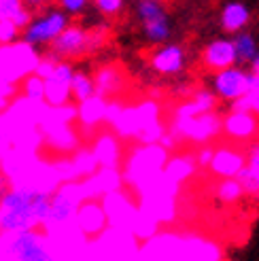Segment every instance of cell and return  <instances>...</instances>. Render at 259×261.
<instances>
[{"mask_svg":"<svg viewBox=\"0 0 259 261\" xmlns=\"http://www.w3.org/2000/svg\"><path fill=\"white\" fill-rule=\"evenodd\" d=\"M70 94H72V100L76 102H85L92 96H96V87H94V76L87 74L83 70H74V76H72V83H70Z\"/></svg>","mask_w":259,"mask_h":261,"instance_id":"28","label":"cell"},{"mask_svg":"<svg viewBox=\"0 0 259 261\" xmlns=\"http://www.w3.org/2000/svg\"><path fill=\"white\" fill-rule=\"evenodd\" d=\"M180 244H183V233L160 231L155 238L140 246V257L142 261H183Z\"/></svg>","mask_w":259,"mask_h":261,"instance_id":"9","label":"cell"},{"mask_svg":"<svg viewBox=\"0 0 259 261\" xmlns=\"http://www.w3.org/2000/svg\"><path fill=\"white\" fill-rule=\"evenodd\" d=\"M109 41V25H96L87 30V54H94Z\"/></svg>","mask_w":259,"mask_h":261,"instance_id":"36","label":"cell"},{"mask_svg":"<svg viewBox=\"0 0 259 261\" xmlns=\"http://www.w3.org/2000/svg\"><path fill=\"white\" fill-rule=\"evenodd\" d=\"M142 30H145V36L149 38L151 43H164L170 38L172 34V28H170V19H160V21H155V23H147V25H142Z\"/></svg>","mask_w":259,"mask_h":261,"instance_id":"33","label":"cell"},{"mask_svg":"<svg viewBox=\"0 0 259 261\" xmlns=\"http://www.w3.org/2000/svg\"><path fill=\"white\" fill-rule=\"evenodd\" d=\"M202 62L209 70L221 72L227 68H234L238 64V56H236V47L231 38H215L202 51Z\"/></svg>","mask_w":259,"mask_h":261,"instance_id":"14","label":"cell"},{"mask_svg":"<svg viewBox=\"0 0 259 261\" xmlns=\"http://www.w3.org/2000/svg\"><path fill=\"white\" fill-rule=\"evenodd\" d=\"M123 109H125V104H123L119 98L109 100V102H107V117H105V123H107V125H113L115 119H117V117L121 115Z\"/></svg>","mask_w":259,"mask_h":261,"instance_id":"41","label":"cell"},{"mask_svg":"<svg viewBox=\"0 0 259 261\" xmlns=\"http://www.w3.org/2000/svg\"><path fill=\"white\" fill-rule=\"evenodd\" d=\"M60 9L66 13V15H81V13L87 9V0H62Z\"/></svg>","mask_w":259,"mask_h":261,"instance_id":"43","label":"cell"},{"mask_svg":"<svg viewBox=\"0 0 259 261\" xmlns=\"http://www.w3.org/2000/svg\"><path fill=\"white\" fill-rule=\"evenodd\" d=\"M32 19H34L32 11L21 0H0V21H9L23 32Z\"/></svg>","mask_w":259,"mask_h":261,"instance_id":"25","label":"cell"},{"mask_svg":"<svg viewBox=\"0 0 259 261\" xmlns=\"http://www.w3.org/2000/svg\"><path fill=\"white\" fill-rule=\"evenodd\" d=\"M162 121V109L160 102L155 98H147L134 107H125L121 111V115L115 119V123L111 125L113 134L121 138H138L142 134V129Z\"/></svg>","mask_w":259,"mask_h":261,"instance_id":"3","label":"cell"},{"mask_svg":"<svg viewBox=\"0 0 259 261\" xmlns=\"http://www.w3.org/2000/svg\"><path fill=\"white\" fill-rule=\"evenodd\" d=\"M15 94V85H9V83H3L0 81V109L7 107V100Z\"/></svg>","mask_w":259,"mask_h":261,"instance_id":"45","label":"cell"},{"mask_svg":"<svg viewBox=\"0 0 259 261\" xmlns=\"http://www.w3.org/2000/svg\"><path fill=\"white\" fill-rule=\"evenodd\" d=\"M247 166V155L234 147H219L215 149V158L211 162L213 174L221 176V180L227 178H238V174Z\"/></svg>","mask_w":259,"mask_h":261,"instance_id":"16","label":"cell"},{"mask_svg":"<svg viewBox=\"0 0 259 261\" xmlns=\"http://www.w3.org/2000/svg\"><path fill=\"white\" fill-rule=\"evenodd\" d=\"M21 94H23V100H28L32 104H45V81L36 74L25 76L21 81Z\"/></svg>","mask_w":259,"mask_h":261,"instance_id":"31","label":"cell"},{"mask_svg":"<svg viewBox=\"0 0 259 261\" xmlns=\"http://www.w3.org/2000/svg\"><path fill=\"white\" fill-rule=\"evenodd\" d=\"M13 189V185H11V178L5 174V172H0V200L5 198V195L9 193Z\"/></svg>","mask_w":259,"mask_h":261,"instance_id":"47","label":"cell"},{"mask_svg":"<svg viewBox=\"0 0 259 261\" xmlns=\"http://www.w3.org/2000/svg\"><path fill=\"white\" fill-rule=\"evenodd\" d=\"M107 102L109 100L100 98V96H92L89 100L81 102L79 107H76V119H79L83 129H94V127H98V123H105Z\"/></svg>","mask_w":259,"mask_h":261,"instance_id":"23","label":"cell"},{"mask_svg":"<svg viewBox=\"0 0 259 261\" xmlns=\"http://www.w3.org/2000/svg\"><path fill=\"white\" fill-rule=\"evenodd\" d=\"M58 58L56 56H51V54H47V56H41V62H38V66H36V70H34V74L36 76H41L43 81H47L51 74H54V70H56V66H58Z\"/></svg>","mask_w":259,"mask_h":261,"instance_id":"38","label":"cell"},{"mask_svg":"<svg viewBox=\"0 0 259 261\" xmlns=\"http://www.w3.org/2000/svg\"><path fill=\"white\" fill-rule=\"evenodd\" d=\"M168 132V127L162 123V121H158V123H153V125H149V127H145L142 129V134L136 138L142 147H151V145H160V140H162V136Z\"/></svg>","mask_w":259,"mask_h":261,"instance_id":"35","label":"cell"},{"mask_svg":"<svg viewBox=\"0 0 259 261\" xmlns=\"http://www.w3.org/2000/svg\"><path fill=\"white\" fill-rule=\"evenodd\" d=\"M70 25V17L62 9H49L41 15H36L30 25L21 32V43L30 47H43L56 41V38Z\"/></svg>","mask_w":259,"mask_h":261,"instance_id":"4","label":"cell"},{"mask_svg":"<svg viewBox=\"0 0 259 261\" xmlns=\"http://www.w3.org/2000/svg\"><path fill=\"white\" fill-rule=\"evenodd\" d=\"M223 117H219L217 113H206L191 117V119H172V125L168 127L176 140H189V142H209L221 132Z\"/></svg>","mask_w":259,"mask_h":261,"instance_id":"5","label":"cell"},{"mask_svg":"<svg viewBox=\"0 0 259 261\" xmlns=\"http://www.w3.org/2000/svg\"><path fill=\"white\" fill-rule=\"evenodd\" d=\"M85 200H102L109 193H117L123 187V176L119 168H98L94 176L81 180Z\"/></svg>","mask_w":259,"mask_h":261,"instance_id":"13","label":"cell"},{"mask_svg":"<svg viewBox=\"0 0 259 261\" xmlns=\"http://www.w3.org/2000/svg\"><path fill=\"white\" fill-rule=\"evenodd\" d=\"M138 208L142 213H147L149 217H153L160 225L164 223H172L178 215V206H176V198H168V195H145V198H138Z\"/></svg>","mask_w":259,"mask_h":261,"instance_id":"18","label":"cell"},{"mask_svg":"<svg viewBox=\"0 0 259 261\" xmlns=\"http://www.w3.org/2000/svg\"><path fill=\"white\" fill-rule=\"evenodd\" d=\"M21 41V30L9 21H0V47H9Z\"/></svg>","mask_w":259,"mask_h":261,"instance_id":"37","label":"cell"},{"mask_svg":"<svg viewBox=\"0 0 259 261\" xmlns=\"http://www.w3.org/2000/svg\"><path fill=\"white\" fill-rule=\"evenodd\" d=\"M74 225L81 231V236H85L87 240L102 236L109 229V221H107L105 208H102L100 200H85L79 206V211H76Z\"/></svg>","mask_w":259,"mask_h":261,"instance_id":"11","label":"cell"},{"mask_svg":"<svg viewBox=\"0 0 259 261\" xmlns=\"http://www.w3.org/2000/svg\"><path fill=\"white\" fill-rule=\"evenodd\" d=\"M249 104H251V113L259 117V74H251V89H249Z\"/></svg>","mask_w":259,"mask_h":261,"instance_id":"40","label":"cell"},{"mask_svg":"<svg viewBox=\"0 0 259 261\" xmlns=\"http://www.w3.org/2000/svg\"><path fill=\"white\" fill-rule=\"evenodd\" d=\"M74 76V66L70 62H58L54 74L45 81V104L49 109L66 107L72 100L70 83Z\"/></svg>","mask_w":259,"mask_h":261,"instance_id":"8","label":"cell"},{"mask_svg":"<svg viewBox=\"0 0 259 261\" xmlns=\"http://www.w3.org/2000/svg\"><path fill=\"white\" fill-rule=\"evenodd\" d=\"M187 56L180 45H164L151 54V68L158 74H178L185 68Z\"/></svg>","mask_w":259,"mask_h":261,"instance_id":"17","label":"cell"},{"mask_svg":"<svg viewBox=\"0 0 259 261\" xmlns=\"http://www.w3.org/2000/svg\"><path fill=\"white\" fill-rule=\"evenodd\" d=\"M94 7L102 13V15H107V17H115V15H119V13L125 9L123 0H96Z\"/></svg>","mask_w":259,"mask_h":261,"instance_id":"39","label":"cell"},{"mask_svg":"<svg viewBox=\"0 0 259 261\" xmlns=\"http://www.w3.org/2000/svg\"><path fill=\"white\" fill-rule=\"evenodd\" d=\"M247 168L259 172V142L251 145L249 151H247Z\"/></svg>","mask_w":259,"mask_h":261,"instance_id":"44","label":"cell"},{"mask_svg":"<svg viewBox=\"0 0 259 261\" xmlns=\"http://www.w3.org/2000/svg\"><path fill=\"white\" fill-rule=\"evenodd\" d=\"M43 138L47 140V145L58 151L60 155L66 158V153H74L79 147V134L74 132L70 125H56V127H49V129H43Z\"/></svg>","mask_w":259,"mask_h":261,"instance_id":"21","label":"cell"},{"mask_svg":"<svg viewBox=\"0 0 259 261\" xmlns=\"http://www.w3.org/2000/svg\"><path fill=\"white\" fill-rule=\"evenodd\" d=\"M213 158H215V149H213L211 145H202V147L196 151V155H193V160H196L198 168H211Z\"/></svg>","mask_w":259,"mask_h":261,"instance_id":"42","label":"cell"},{"mask_svg":"<svg viewBox=\"0 0 259 261\" xmlns=\"http://www.w3.org/2000/svg\"><path fill=\"white\" fill-rule=\"evenodd\" d=\"M217 107V96L211 89H198L189 100L180 102L174 109L176 119H191V117L206 115V113H215Z\"/></svg>","mask_w":259,"mask_h":261,"instance_id":"20","label":"cell"},{"mask_svg":"<svg viewBox=\"0 0 259 261\" xmlns=\"http://www.w3.org/2000/svg\"><path fill=\"white\" fill-rule=\"evenodd\" d=\"M249 72H251V74H259V54H257V58L249 64Z\"/></svg>","mask_w":259,"mask_h":261,"instance_id":"48","label":"cell"},{"mask_svg":"<svg viewBox=\"0 0 259 261\" xmlns=\"http://www.w3.org/2000/svg\"><path fill=\"white\" fill-rule=\"evenodd\" d=\"M198 170V164L193 160V155H170V160L166 162V168H164V174L183 185L185 180H189Z\"/></svg>","mask_w":259,"mask_h":261,"instance_id":"26","label":"cell"},{"mask_svg":"<svg viewBox=\"0 0 259 261\" xmlns=\"http://www.w3.org/2000/svg\"><path fill=\"white\" fill-rule=\"evenodd\" d=\"M70 162L74 166V172H76V176H79V180H85L89 176H94L98 172V168H100L96 158H94V153H92V149H76L72 153Z\"/></svg>","mask_w":259,"mask_h":261,"instance_id":"27","label":"cell"},{"mask_svg":"<svg viewBox=\"0 0 259 261\" xmlns=\"http://www.w3.org/2000/svg\"><path fill=\"white\" fill-rule=\"evenodd\" d=\"M215 195L223 204H236L244 195V191H242V185L238 182V178H227V180H219Z\"/></svg>","mask_w":259,"mask_h":261,"instance_id":"32","label":"cell"},{"mask_svg":"<svg viewBox=\"0 0 259 261\" xmlns=\"http://www.w3.org/2000/svg\"><path fill=\"white\" fill-rule=\"evenodd\" d=\"M170 160V153L164 151L160 145H151V147H134L130 151L125 166L121 170L123 176V185L132 187L134 193L138 195L145 189L149 182H153L158 176L164 174L166 162Z\"/></svg>","mask_w":259,"mask_h":261,"instance_id":"1","label":"cell"},{"mask_svg":"<svg viewBox=\"0 0 259 261\" xmlns=\"http://www.w3.org/2000/svg\"><path fill=\"white\" fill-rule=\"evenodd\" d=\"M94 87H96V96L113 100L117 98V94L123 87V74L117 66H102L94 74Z\"/></svg>","mask_w":259,"mask_h":261,"instance_id":"22","label":"cell"},{"mask_svg":"<svg viewBox=\"0 0 259 261\" xmlns=\"http://www.w3.org/2000/svg\"><path fill=\"white\" fill-rule=\"evenodd\" d=\"M251 89V72L247 68H227L221 72H215L213 76V94L221 100L236 102L244 98Z\"/></svg>","mask_w":259,"mask_h":261,"instance_id":"7","label":"cell"},{"mask_svg":"<svg viewBox=\"0 0 259 261\" xmlns=\"http://www.w3.org/2000/svg\"><path fill=\"white\" fill-rule=\"evenodd\" d=\"M102 208H105V215L109 221V227L113 229H121V231H130L132 223L138 215V204L130 198V195L121 189L117 193H109L100 200Z\"/></svg>","mask_w":259,"mask_h":261,"instance_id":"6","label":"cell"},{"mask_svg":"<svg viewBox=\"0 0 259 261\" xmlns=\"http://www.w3.org/2000/svg\"><path fill=\"white\" fill-rule=\"evenodd\" d=\"M234 41V47H236V56H238V62H247L251 64L257 54H259V47H257V41L255 36L249 34V32H240L236 34V38H231Z\"/></svg>","mask_w":259,"mask_h":261,"instance_id":"29","label":"cell"},{"mask_svg":"<svg viewBox=\"0 0 259 261\" xmlns=\"http://www.w3.org/2000/svg\"><path fill=\"white\" fill-rule=\"evenodd\" d=\"M49 54L56 56L60 62H70L87 54V30L83 25L70 23L49 47Z\"/></svg>","mask_w":259,"mask_h":261,"instance_id":"10","label":"cell"},{"mask_svg":"<svg viewBox=\"0 0 259 261\" xmlns=\"http://www.w3.org/2000/svg\"><path fill=\"white\" fill-rule=\"evenodd\" d=\"M38 62H41V54L21 41L0 47V81L9 85L21 83L25 76L34 74Z\"/></svg>","mask_w":259,"mask_h":261,"instance_id":"2","label":"cell"},{"mask_svg":"<svg viewBox=\"0 0 259 261\" xmlns=\"http://www.w3.org/2000/svg\"><path fill=\"white\" fill-rule=\"evenodd\" d=\"M238 182L242 185V191L253 198H259V172L251 170V168L244 166V170L238 174Z\"/></svg>","mask_w":259,"mask_h":261,"instance_id":"34","label":"cell"},{"mask_svg":"<svg viewBox=\"0 0 259 261\" xmlns=\"http://www.w3.org/2000/svg\"><path fill=\"white\" fill-rule=\"evenodd\" d=\"M136 15L142 25H147V23L166 19L168 13L160 3H155V0H140V3H136Z\"/></svg>","mask_w":259,"mask_h":261,"instance_id":"30","label":"cell"},{"mask_svg":"<svg viewBox=\"0 0 259 261\" xmlns=\"http://www.w3.org/2000/svg\"><path fill=\"white\" fill-rule=\"evenodd\" d=\"M176 138L170 134V132H166L164 136H162V140H160V147L164 149V151H168V153H170V151H174L176 149Z\"/></svg>","mask_w":259,"mask_h":261,"instance_id":"46","label":"cell"},{"mask_svg":"<svg viewBox=\"0 0 259 261\" xmlns=\"http://www.w3.org/2000/svg\"><path fill=\"white\" fill-rule=\"evenodd\" d=\"M251 21V9L244 3H227L221 9V28L227 34H240Z\"/></svg>","mask_w":259,"mask_h":261,"instance_id":"24","label":"cell"},{"mask_svg":"<svg viewBox=\"0 0 259 261\" xmlns=\"http://www.w3.org/2000/svg\"><path fill=\"white\" fill-rule=\"evenodd\" d=\"M92 153L100 168H119L121 166V142L113 132H102L96 136Z\"/></svg>","mask_w":259,"mask_h":261,"instance_id":"19","label":"cell"},{"mask_svg":"<svg viewBox=\"0 0 259 261\" xmlns=\"http://www.w3.org/2000/svg\"><path fill=\"white\" fill-rule=\"evenodd\" d=\"M180 259L183 261H223V249L213 238L200 236V233H183Z\"/></svg>","mask_w":259,"mask_h":261,"instance_id":"12","label":"cell"},{"mask_svg":"<svg viewBox=\"0 0 259 261\" xmlns=\"http://www.w3.org/2000/svg\"><path fill=\"white\" fill-rule=\"evenodd\" d=\"M221 132L231 138V140H253L259 134V117H255L253 113H236L229 111L223 117L221 123Z\"/></svg>","mask_w":259,"mask_h":261,"instance_id":"15","label":"cell"},{"mask_svg":"<svg viewBox=\"0 0 259 261\" xmlns=\"http://www.w3.org/2000/svg\"><path fill=\"white\" fill-rule=\"evenodd\" d=\"M0 217H3V211H0Z\"/></svg>","mask_w":259,"mask_h":261,"instance_id":"49","label":"cell"}]
</instances>
